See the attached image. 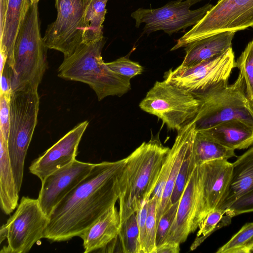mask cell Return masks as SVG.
Wrapping results in <instances>:
<instances>
[{
	"label": "cell",
	"instance_id": "obj_43",
	"mask_svg": "<svg viewBox=\"0 0 253 253\" xmlns=\"http://www.w3.org/2000/svg\"></svg>",
	"mask_w": 253,
	"mask_h": 253
},
{
	"label": "cell",
	"instance_id": "obj_9",
	"mask_svg": "<svg viewBox=\"0 0 253 253\" xmlns=\"http://www.w3.org/2000/svg\"><path fill=\"white\" fill-rule=\"evenodd\" d=\"M48 217L41 208L38 200L22 197L13 214L0 229V253H26L43 238Z\"/></svg>",
	"mask_w": 253,
	"mask_h": 253
},
{
	"label": "cell",
	"instance_id": "obj_44",
	"mask_svg": "<svg viewBox=\"0 0 253 253\" xmlns=\"http://www.w3.org/2000/svg\"><path fill=\"white\" fill-rule=\"evenodd\" d=\"M252 27L253 28V26H252Z\"/></svg>",
	"mask_w": 253,
	"mask_h": 253
},
{
	"label": "cell",
	"instance_id": "obj_26",
	"mask_svg": "<svg viewBox=\"0 0 253 253\" xmlns=\"http://www.w3.org/2000/svg\"><path fill=\"white\" fill-rule=\"evenodd\" d=\"M118 238L123 253H141L136 212L121 223Z\"/></svg>",
	"mask_w": 253,
	"mask_h": 253
},
{
	"label": "cell",
	"instance_id": "obj_31",
	"mask_svg": "<svg viewBox=\"0 0 253 253\" xmlns=\"http://www.w3.org/2000/svg\"><path fill=\"white\" fill-rule=\"evenodd\" d=\"M253 241V222L247 223L224 245L216 253H241L242 250Z\"/></svg>",
	"mask_w": 253,
	"mask_h": 253
},
{
	"label": "cell",
	"instance_id": "obj_6",
	"mask_svg": "<svg viewBox=\"0 0 253 253\" xmlns=\"http://www.w3.org/2000/svg\"><path fill=\"white\" fill-rule=\"evenodd\" d=\"M244 78L239 73L234 83L197 97L200 106L193 120L196 131L239 120L253 125V105L247 96Z\"/></svg>",
	"mask_w": 253,
	"mask_h": 253
},
{
	"label": "cell",
	"instance_id": "obj_12",
	"mask_svg": "<svg viewBox=\"0 0 253 253\" xmlns=\"http://www.w3.org/2000/svg\"><path fill=\"white\" fill-rule=\"evenodd\" d=\"M208 213L203 196L201 166H196L179 200L172 224L162 244L184 243L189 234L199 228Z\"/></svg>",
	"mask_w": 253,
	"mask_h": 253
},
{
	"label": "cell",
	"instance_id": "obj_42",
	"mask_svg": "<svg viewBox=\"0 0 253 253\" xmlns=\"http://www.w3.org/2000/svg\"><path fill=\"white\" fill-rule=\"evenodd\" d=\"M31 1H39L40 0H31Z\"/></svg>",
	"mask_w": 253,
	"mask_h": 253
},
{
	"label": "cell",
	"instance_id": "obj_4",
	"mask_svg": "<svg viewBox=\"0 0 253 253\" xmlns=\"http://www.w3.org/2000/svg\"><path fill=\"white\" fill-rule=\"evenodd\" d=\"M39 1H31L15 42L12 91L38 89L48 68L47 47L40 32Z\"/></svg>",
	"mask_w": 253,
	"mask_h": 253
},
{
	"label": "cell",
	"instance_id": "obj_38",
	"mask_svg": "<svg viewBox=\"0 0 253 253\" xmlns=\"http://www.w3.org/2000/svg\"><path fill=\"white\" fill-rule=\"evenodd\" d=\"M180 245L163 243L157 248L156 253H178Z\"/></svg>",
	"mask_w": 253,
	"mask_h": 253
},
{
	"label": "cell",
	"instance_id": "obj_22",
	"mask_svg": "<svg viewBox=\"0 0 253 253\" xmlns=\"http://www.w3.org/2000/svg\"><path fill=\"white\" fill-rule=\"evenodd\" d=\"M232 176L227 195L217 208L224 214L238 198L253 189V146L232 163Z\"/></svg>",
	"mask_w": 253,
	"mask_h": 253
},
{
	"label": "cell",
	"instance_id": "obj_25",
	"mask_svg": "<svg viewBox=\"0 0 253 253\" xmlns=\"http://www.w3.org/2000/svg\"><path fill=\"white\" fill-rule=\"evenodd\" d=\"M193 153L196 166L214 160H228L236 156L234 150L227 148L197 131Z\"/></svg>",
	"mask_w": 253,
	"mask_h": 253
},
{
	"label": "cell",
	"instance_id": "obj_18",
	"mask_svg": "<svg viewBox=\"0 0 253 253\" xmlns=\"http://www.w3.org/2000/svg\"><path fill=\"white\" fill-rule=\"evenodd\" d=\"M197 131L234 150L253 146V125L239 120L227 121Z\"/></svg>",
	"mask_w": 253,
	"mask_h": 253
},
{
	"label": "cell",
	"instance_id": "obj_24",
	"mask_svg": "<svg viewBox=\"0 0 253 253\" xmlns=\"http://www.w3.org/2000/svg\"><path fill=\"white\" fill-rule=\"evenodd\" d=\"M108 0H85L83 20V42L89 44L104 39L103 23Z\"/></svg>",
	"mask_w": 253,
	"mask_h": 253
},
{
	"label": "cell",
	"instance_id": "obj_14",
	"mask_svg": "<svg viewBox=\"0 0 253 253\" xmlns=\"http://www.w3.org/2000/svg\"><path fill=\"white\" fill-rule=\"evenodd\" d=\"M94 165L76 159L41 181L38 200L48 217L56 206L89 173Z\"/></svg>",
	"mask_w": 253,
	"mask_h": 253
},
{
	"label": "cell",
	"instance_id": "obj_2",
	"mask_svg": "<svg viewBox=\"0 0 253 253\" xmlns=\"http://www.w3.org/2000/svg\"><path fill=\"white\" fill-rule=\"evenodd\" d=\"M169 150L151 138L126 158L117 177L121 223L150 199Z\"/></svg>",
	"mask_w": 253,
	"mask_h": 253
},
{
	"label": "cell",
	"instance_id": "obj_28",
	"mask_svg": "<svg viewBox=\"0 0 253 253\" xmlns=\"http://www.w3.org/2000/svg\"><path fill=\"white\" fill-rule=\"evenodd\" d=\"M193 144L189 149L177 176L171 197V204L179 200L189 177L196 166L193 153Z\"/></svg>",
	"mask_w": 253,
	"mask_h": 253
},
{
	"label": "cell",
	"instance_id": "obj_27",
	"mask_svg": "<svg viewBox=\"0 0 253 253\" xmlns=\"http://www.w3.org/2000/svg\"><path fill=\"white\" fill-rule=\"evenodd\" d=\"M236 68L244 78L247 96L253 105V40L236 61Z\"/></svg>",
	"mask_w": 253,
	"mask_h": 253
},
{
	"label": "cell",
	"instance_id": "obj_10",
	"mask_svg": "<svg viewBox=\"0 0 253 253\" xmlns=\"http://www.w3.org/2000/svg\"><path fill=\"white\" fill-rule=\"evenodd\" d=\"M253 26V0H219L191 29L179 38L173 51L211 35Z\"/></svg>",
	"mask_w": 253,
	"mask_h": 253
},
{
	"label": "cell",
	"instance_id": "obj_13",
	"mask_svg": "<svg viewBox=\"0 0 253 253\" xmlns=\"http://www.w3.org/2000/svg\"><path fill=\"white\" fill-rule=\"evenodd\" d=\"M85 0H55L57 17L43 38L47 48L72 54L83 42V20Z\"/></svg>",
	"mask_w": 253,
	"mask_h": 253
},
{
	"label": "cell",
	"instance_id": "obj_20",
	"mask_svg": "<svg viewBox=\"0 0 253 253\" xmlns=\"http://www.w3.org/2000/svg\"><path fill=\"white\" fill-rule=\"evenodd\" d=\"M196 130L193 120L177 131L174 142L177 145V153L170 173L165 185L161 202L156 213L157 227L163 214L171 206V197L177 176L183 161L190 147L193 144Z\"/></svg>",
	"mask_w": 253,
	"mask_h": 253
},
{
	"label": "cell",
	"instance_id": "obj_41",
	"mask_svg": "<svg viewBox=\"0 0 253 253\" xmlns=\"http://www.w3.org/2000/svg\"><path fill=\"white\" fill-rule=\"evenodd\" d=\"M241 253H253V241L242 250Z\"/></svg>",
	"mask_w": 253,
	"mask_h": 253
},
{
	"label": "cell",
	"instance_id": "obj_39",
	"mask_svg": "<svg viewBox=\"0 0 253 253\" xmlns=\"http://www.w3.org/2000/svg\"><path fill=\"white\" fill-rule=\"evenodd\" d=\"M9 0H0V29H2L5 19Z\"/></svg>",
	"mask_w": 253,
	"mask_h": 253
},
{
	"label": "cell",
	"instance_id": "obj_19",
	"mask_svg": "<svg viewBox=\"0 0 253 253\" xmlns=\"http://www.w3.org/2000/svg\"><path fill=\"white\" fill-rule=\"evenodd\" d=\"M236 32H220L190 43L185 47V56L181 65H194L224 53L232 47Z\"/></svg>",
	"mask_w": 253,
	"mask_h": 253
},
{
	"label": "cell",
	"instance_id": "obj_5",
	"mask_svg": "<svg viewBox=\"0 0 253 253\" xmlns=\"http://www.w3.org/2000/svg\"><path fill=\"white\" fill-rule=\"evenodd\" d=\"M39 105L38 89L12 91L10 96L7 146L19 192L23 179L26 156L37 123Z\"/></svg>",
	"mask_w": 253,
	"mask_h": 253
},
{
	"label": "cell",
	"instance_id": "obj_11",
	"mask_svg": "<svg viewBox=\"0 0 253 253\" xmlns=\"http://www.w3.org/2000/svg\"><path fill=\"white\" fill-rule=\"evenodd\" d=\"M201 0H177L158 8H139L131 13V17L135 20L136 28L143 23L145 24L144 34L163 30L170 36L197 24L213 6L208 3L197 9H190L192 5Z\"/></svg>",
	"mask_w": 253,
	"mask_h": 253
},
{
	"label": "cell",
	"instance_id": "obj_7",
	"mask_svg": "<svg viewBox=\"0 0 253 253\" xmlns=\"http://www.w3.org/2000/svg\"><path fill=\"white\" fill-rule=\"evenodd\" d=\"M200 101L190 92L167 80L157 81L139 104L143 111L177 131L196 116Z\"/></svg>",
	"mask_w": 253,
	"mask_h": 253
},
{
	"label": "cell",
	"instance_id": "obj_33",
	"mask_svg": "<svg viewBox=\"0 0 253 253\" xmlns=\"http://www.w3.org/2000/svg\"><path fill=\"white\" fill-rule=\"evenodd\" d=\"M253 212V189L238 198L225 211L223 217L230 221L239 214Z\"/></svg>",
	"mask_w": 253,
	"mask_h": 253
},
{
	"label": "cell",
	"instance_id": "obj_37",
	"mask_svg": "<svg viewBox=\"0 0 253 253\" xmlns=\"http://www.w3.org/2000/svg\"><path fill=\"white\" fill-rule=\"evenodd\" d=\"M12 92L11 68L6 64L0 73V94L10 98Z\"/></svg>",
	"mask_w": 253,
	"mask_h": 253
},
{
	"label": "cell",
	"instance_id": "obj_8",
	"mask_svg": "<svg viewBox=\"0 0 253 253\" xmlns=\"http://www.w3.org/2000/svg\"><path fill=\"white\" fill-rule=\"evenodd\" d=\"M236 68L232 48L224 53L189 66L179 65L170 69L165 80L198 97L222 88Z\"/></svg>",
	"mask_w": 253,
	"mask_h": 253
},
{
	"label": "cell",
	"instance_id": "obj_23",
	"mask_svg": "<svg viewBox=\"0 0 253 253\" xmlns=\"http://www.w3.org/2000/svg\"><path fill=\"white\" fill-rule=\"evenodd\" d=\"M0 203L2 211L11 213L18 206L16 187L8 152L7 140L0 133Z\"/></svg>",
	"mask_w": 253,
	"mask_h": 253
},
{
	"label": "cell",
	"instance_id": "obj_32",
	"mask_svg": "<svg viewBox=\"0 0 253 253\" xmlns=\"http://www.w3.org/2000/svg\"><path fill=\"white\" fill-rule=\"evenodd\" d=\"M106 64L118 75L129 79L142 74L144 69L138 63L130 60L127 57H121Z\"/></svg>",
	"mask_w": 253,
	"mask_h": 253
},
{
	"label": "cell",
	"instance_id": "obj_16",
	"mask_svg": "<svg viewBox=\"0 0 253 253\" xmlns=\"http://www.w3.org/2000/svg\"><path fill=\"white\" fill-rule=\"evenodd\" d=\"M200 166L203 196L209 212L217 209L227 195L233 165L228 160L217 159L206 162Z\"/></svg>",
	"mask_w": 253,
	"mask_h": 253
},
{
	"label": "cell",
	"instance_id": "obj_29",
	"mask_svg": "<svg viewBox=\"0 0 253 253\" xmlns=\"http://www.w3.org/2000/svg\"><path fill=\"white\" fill-rule=\"evenodd\" d=\"M224 214L219 209H216L209 211L199 227L197 238L190 247L193 251L198 247L212 233L225 224L221 221Z\"/></svg>",
	"mask_w": 253,
	"mask_h": 253
},
{
	"label": "cell",
	"instance_id": "obj_35",
	"mask_svg": "<svg viewBox=\"0 0 253 253\" xmlns=\"http://www.w3.org/2000/svg\"><path fill=\"white\" fill-rule=\"evenodd\" d=\"M10 98L0 95V133L7 140L10 125Z\"/></svg>",
	"mask_w": 253,
	"mask_h": 253
},
{
	"label": "cell",
	"instance_id": "obj_15",
	"mask_svg": "<svg viewBox=\"0 0 253 253\" xmlns=\"http://www.w3.org/2000/svg\"><path fill=\"white\" fill-rule=\"evenodd\" d=\"M88 125L87 121L76 125L32 162L29 167L30 172L42 181L49 174L76 160L79 143Z\"/></svg>",
	"mask_w": 253,
	"mask_h": 253
},
{
	"label": "cell",
	"instance_id": "obj_30",
	"mask_svg": "<svg viewBox=\"0 0 253 253\" xmlns=\"http://www.w3.org/2000/svg\"><path fill=\"white\" fill-rule=\"evenodd\" d=\"M157 210V199L154 197H151L149 200L145 236L142 253H156Z\"/></svg>",
	"mask_w": 253,
	"mask_h": 253
},
{
	"label": "cell",
	"instance_id": "obj_1",
	"mask_svg": "<svg viewBox=\"0 0 253 253\" xmlns=\"http://www.w3.org/2000/svg\"><path fill=\"white\" fill-rule=\"evenodd\" d=\"M126 158L95 164L89 173L54 208L43 238L51 242L79 236L119 199L118 174Z\"/></svg>",
	"mask_w": 253,
	"mask_h": 253
},
{
	"label": "cell",
	"instance_id": "obj_40",
	"mask_svg": "<svg viewBox=\"0 0 253 253\" xmlns=\"http://www.w3.org/2000/svg\"><path fill=\"white\" fill-rule=\"evenodd\" d=\"M0 73H1L6 64V56L2 53H0Z\"/></svg>",
	"mask_w": 253,
	"mask_h": 253
},
{
	"label": "cell",
	"instance_id": "obj_17",
	"mask_svg": "<svg viewBox=\"0 0 253 253\" xmlns=\"http://www.w3.org/2000/svg\"><path fill=\"white\" fill-rule=\"evenodd\" d=\"M120 225L119 211L114 205L79 236L83 241L84 253L105 248L118 237Z\"/></svg>",
	"mask_w": 253,
	"mask_h": 253
},
{
	"label": "cell",
	"instance_id": "obj_3",
	"mask_svg": "<svg viewBox=\"0 0 253 253\" xmlns=\"http://www.w3.org/2000/svg\"><path fill=\"white\" fill-rule=\"evenodd\" d=\"M105 43L104 38L89 44L82 43L64 58L58 69L60 78L87 84L98 101L109 96L120 97L131 89L130 79L114 72L103 60L101 52Z\"/></svg>",
	"mask_w": 253,
	"mask_h": 253
},
{
	"label": "cell",
	"instance_id": "obj_21",
	"mask_svg": "<svg viewBox=\"0 0 253 253\" xmlns=\"http://www.w3.org/2000/svg\"><path fill=\"white\" fill-rule=\"evenodd\" d=\"M31 2V0H9L4 23L0 31V53L6 56V64L11 69L16 39Z\"/></svg>",
	"mask_w": 253,
	"mask_h": 253
},
{
	"label": "cell",
	"instance_id": "obj_36",
	"mask_svg": "<svg viewBox=\"0 0 253 253\" xmlns=\"http://www.w3.org/2000/svg\"><path fill=\"white\" fill-rule=\"evenodd\" d=\"M148 206L149 201L146 202L140 209L136 211L139 231V241L141 253H142L145 236L146 220L147 215Z\"/></svg>",
	"mask_w": 253,
	"mask_h": 253
},
{
	"label": "cell",
	"instance_id": "obj_34",
	"mask_svg": "<svg viewBox=\"0 0 253 253\" xmlns=\"http://www.w3.org/2000/svg\"><path fill=\"white\" fill-rule=\"evenodd\" d=\"M178 204L179 201L172 204L162 215L157 227L156 236L157 247L163 242L175 218Z\"/></svg>",
	"mask_w": 253,
	"mask_h": 253
}]
</instances>
